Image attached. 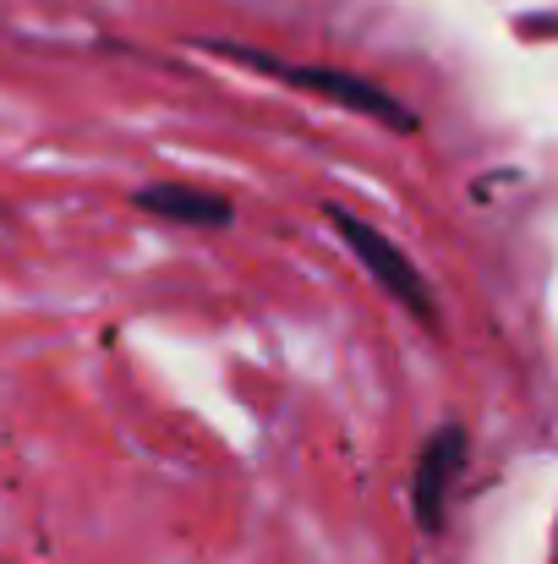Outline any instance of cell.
I'll return each mask as SVG.
<instances>
[{
  "mask_svg": "<svg viewBox=\"0 0 558 564\" xmlns=\"http://www.w3.org/2000/svg\"><path fill=\"white\" fill-rule=\"evenodd\" d=\"M203 50H214V55H225V61H236V66L269 77V83H285V88H296V94H313V99H329V105H340V110H351V116H368V121L400 132V138H416V132H422V116H416L400 94H389L383 83H372L362 72L318 66V61H285V55H274V50L225 44V39H219V44L208 39Z\"/></svg>",
  "mask_w": 558,
  "mask_h": 564,
  "instance_id": "obj_1",
  "label": "cell"
},
{
  "mask_svg": "<svg viewBox=\"0 0 558 564\" xmlns=\"http://www.w3.org/2000/svg\"><path fill=\"white\" fill-rule=\"evenodd\" d=\"M324 225L351 247V258L368 269V280L389 296V302H400L422 329H438V296H433L427 274L416 269V258H411L389 230H378L372 219H362V214L346 208V203H324Z\"/></svg>",
  "mask_w": 558,
  "mask_h": 564,
  "instance_id": "obj_2",
  "label": "cell"
},
{
  "mask_svg": "<svg viewBox=\"0 0 558 564\" xmlns=\"http://www.w3.org/2000/svg\"><path fill=\"white\" fill-rule=\"evenodd\" d=\"M466 466H471V433L460 422L438 427L422 444L416 471H411V510H416V527L422 532H444L449 505H455V482L466 477Z\"/></svg>",
  "mask_w": 558,
  "mask_h": 564,
  "instance_id": "obj_3",
  "label": "cell"
},
{
  "mask_svg": "<svg viewBox=\"0 0 558 564\" xmlns=\"http://www.w3.org/2000/svg\"><path fill=\"white\" fill-rule=\"evenodd\" d=\"M132 208L165 225H186V230H225L236 219V203L214 187H192V182H149L132 192Z\"/></svg>",
  "mask_w": 558,
  "mask_h": 564,
  "instance_id": "obj_4",
  "label": "cell"
},
{
  "mask_svg": "<svg viewBox=\"0 0 558 564\" xmlns=\"http://www.w3.org/2000/svg\"><path fill=\"white\" fill-rule=\"evenodd\" d=\"M554 564H558V538H554Z\"/></svg>",
  "mask_w": 558,
  "mask_h": 564,
  "instance_id": "obj_5",
  "label": "cell"
}]
</instances>
